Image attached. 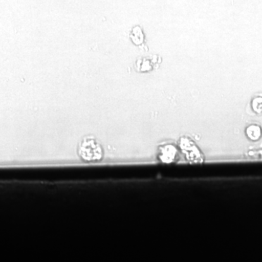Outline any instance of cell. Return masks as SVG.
<instances>
[{
    "mask_svg": "<svg viewBox=\"0 0 262 262\" xmlns=\"http://www.w3.org/2000/svg\"><path fill=\"white\" fill-rule=\"evenodd\" d=\"M79 154L86 161H95L101 159L103 155L102 149L94 139L91 137L85 138L81 144Z\"/></svg>",
    "mask_w": 262,
    "mask_h": 262,
    "instance_id": "6da1fadb",
    "label": "cell"
},
{
    "mask_svg": "<svg viewBox=\"0 0 262 262\" xmlns=\"http://www.w3.org/2000/svg\"><path fill=\"white\" fill-rule=\"evenodd\" d=\"M247 135L252 140H258L261 135V130L257 125H251L247 129Z\"/></svg>",
    "mask_w": 262,
    "mask_h": 262,
    "instance_id": "7a4b0ae2",
    "label": "cell"
}]
</instances>
